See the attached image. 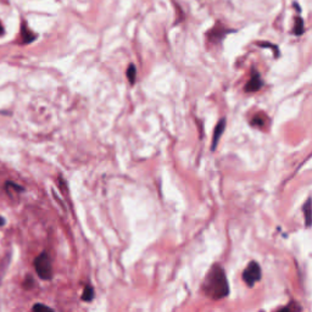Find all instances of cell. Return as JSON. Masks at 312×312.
I'll list each match as a JSON object with an SVG mask.
<instances>
[{
    "label": "cell",
    "instance_id": "13",
    "mask_svg": "<svg viewBox=\"0 0 312 312\" xmlns=\"http://www.w3.org/2000/svg\"><path fill=\"white\" fill-rule=\"evenodd\" d=\"M277 312H294V310L292 309V306H285V307H283V309L278 310Z\"/></svg>",
    "mask_w": 312,
    "mask_h": 312
},
{
    "label": "cell",
    "instance_id": "1",
    "mask_svg": "<svg viewBox=\"0 0 312 312\" xmlns=\"http://www.w3.org/2000/svg\"><path fill=\"white\" fill-rule=\"evenodd\" d=\"M202 290L212 300L223 299L228 295V280H227L226 272L221 266H212L211 270L207 273L206 278H205L204 283H202Z\"/></svg>",
    "mask_w": 312,
    "mask_h": 312
},
{
    "label": "cell",
    "instance_id": "12",
    "mask_svg": "<svg viewBox=\"0 0 312 312\" xmlns=\"http://www.w3.org/2000/svg\"><path fill=\"white\" fill-rule=\"evenodd\" d=\"M32 311L33 312H54V310L50 309L49 306H46V305L36 304L33 306V309H32Z\"/></svg>",
    "mask_w": 312,
    "mask_h": 312
},
{
    "label": "cell",
    "instance_id": "7",
    "mask_svg": "<svg viewBox=\"0 0 312 312\" xmlns=\"http://www.w3.org/2000/svg\"><path fill=\"white\" fill-rule=\"evenodd\" d=\"M302 212H304V218H305V224L306 227L312 226V199L306 200V202L302 206Z\"/></svg>",
    "mask_w": 312,
    "mask_h": 312
},
{
    "label": "cell",
    "instance_id": "11",
    "mask_svg": "<svg viewBox=\"0 0 312 312\" xmlns=\"http://www.w3.org/2000/svg\"><path fill=\"white\" fill-rule=\"evenodd\" d=\"M22 36H23L24 38V43H29V41L34 40L36 39V36H34L33 32L28 31V28H27V26H22Z\"/></svg>",
    "mask_w": 312,
    "mask_h": 312
},
{
    "label": "cell",
    "instance_id": "16",
    "mask_svg": "<svg viewBox=\"0 0 312 312\" xmlns=\"http://www.w3.org/2000/svg\"><path fill=\"white\" fill-rule=\"evenodd\" d=\"M4 223H5V219L2 218L1 216H0V226H2V224H4Z\"/></svg>",
    "mask_w": 312,
    "mask_h": 312
},
{
    "label": "cell",
    "instance_id": "14",
    "mask_svg": "<svg viewBox=\"0 0 312 312\" xmlns=\"http://www.w3.org/2000/svg\"><path fill=\"white\" fill-rule=\"evenodd\" d=\"M32 283H33V280H32V279H31V277H28V278H27V279H26V280H24V287H27V288H31V287H32V285H33V284H32Z\"/></svg>",
    "mask_w": 312,
    "mask_h": 312
},
{
    "label": "cell",
    "instance_id": "5",
    "mask_svg": "<svg viewBox=\"0 0 312 312\" xmlns=\"http://www.w3.org/2000/svg\"><path fill=\"white\" fill-rule=\"evenodd\" d=\"M224 128H226V119L221 118L214 129V136H212V145H211L212 150H214V149H216L217 144H218V141H219V138H221L222 134H223Z\"/></svg>",
    "mask_w": 312,
    "mask_h": 312
},
{
    "label": "cell",
    "instance_id": "6",
    "mask_svg": "<svg viewBox=\"0 0 312 312\" xmlns=\"http://www.w3.org/2000/svg\"><path fill=\"white\" fill-rule=\"evenodd\" d=\"M268 123V117L266 116V114L263 112H258V114L254 115V117L251 118L250 124L256 128H265Z\"/></svg>",
    "mask_w": 312,
    "mask_h": 312
},
{
    "label": "cell",
    "instance_id": "15",
    "mask_svg": "<svg viewBox=\"0 0 312 312\" xmlns=\"http://www.w3.org/2000/svg\"><path fill=\"white\" fill-rule=\"evenodd\" d=\"M2 33H4V27H2L1 22H0V34H2Z\"/></svg>",
    "mask_w": 312,
    "mask_h": 312
},
{
    "label": "cell",
    "instance_id": "10",
    "mask_svg": "<svg viewBox=\"0 0 312 312\" xmlns=\"http://www.w3.org/2000/svg\"><path fill=\"white\" fill-rule=\"evenodd\" d=\"M93 297H94V289H93V287H90V285H87V287L84 288V290H83L82 299L84 300V301H92Z\"/></svg>",
    "mask_w": 312,
    "mask_h": 312
},
{
    "label": "cell",
    "instance_id": "4",
    "mask_svg": "<svg viewBox=\"0 0 312 312\" xmlns=\"http://www.w3.org/2000/svg\"><path fill=\"white\" fill-rule=\"evenodd\" d=\"M262 84H263L262 79H261L257 71H253L250 79L248 80V83H246L245 85V92L248 93L257 92V90H260L261 88H262Z\"/></svg>",
    "mask_w": 312,
    "mask_h": 312
},
{
    "label": "cell",
    "instance_id": "2",
    "mask_svg": "<svg viewBox=\"0 0 312 312\" xmlns=\"http://www.w3.org/2000/svg\"><path fill=\"white\" fill-rule=\"evenodd\" d=\"M34 268L41 279H51L53 277V266H51V260L48 254L41 253L34 260Z\"/></svg>",
    "mask_w": 312,
    "mask_h": 312
},
{
    "label": "cell",
    "instance_id": "8",
    "mask_svg": "<svg viewBox=\"0 0 312 312\" xmlns=\"http://www.w3.org/2000/svg\"><path fill=\"white\" fill-rule=\"evenodd\" d=\"M294 33L296 34V36H301L302 32H304V21H302V19L300 16H296L294 19Z\"/></svg>",
    "mask_w": 312,
    "mask_h": 312
},
{
    "label": "cell",
    "instance_id": "3",
    "mask_svg": "<svg viewBox=\"0 0 312 312\" xmlns=\"http://www.w3.org/2000/svg\"><path fill=\"white\" fill-rule=\"evenodd\" d=\"M262 277L261 273V267L256 261H251L249 265L246 266L245 270L243 271V280L248 287H254L258 280Z\"/></svg>",
    "mask_w": 312,
    "mask_h": 312
},
{
    "label": "cell",
    "instance_id": "9",
    "mask_svg": "<svg viewBox=\"0 0 312 312\" xmlns=\"http://www.w3.org/2000/svg\"><path fill=\"white\" fill-rule=\"evenodd\" d=\"M136 66H134L133 63H131V65L128 66V68H127V78H128L131 84H134V82H136Z\"/></svg>",
    "mask_w": 312,
    "mask_h": 312
}]
</instances>
